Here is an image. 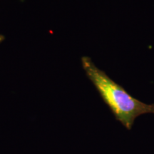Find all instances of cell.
I'll use <instances>...</instances> for the list:
<instances>
[{
    "mask_svg": "<svg viewBox=\"0 0 154 154\" xmlns=\"http://www.w3.org/2000/svg\"><path fill=\"white\" fill-rule=\"evenodd\" d=\"M83 69L100 96L110 108L115 118L128 130L131 129L137 117L153 113L154 104H148L135 99L121 85L113 81L88 57L82 58Z\"/></svg>",
    "mask_w": 154,
    "mask_h": 154,
    "instance_id": "obj_1",
    "label": "cell"
},
{
    "mask_svg": "<svg viewBox=\"0 0 154 154\" xmlns=\"http://www.w3.org/2000/svg\"><path fill=\"white\" fill-rule=\"evenodd\" d=\"M5 36H3V35H2V34H0V44H1L2 42L4 40H5Z\"/></svg>",
    "mask_w": 154,
    "mask_h": 154,
    "instance_id": "obj_2",
    "label": "cell"
}]
</instances>
